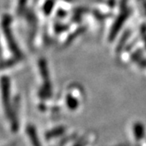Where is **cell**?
Returning <instances> with one entry per match:
<instances>
[{
    "label": "cell",
    "mask_w": 146,
    "mask_h": 146,
    "mask_svg": "<svg viewBox=\"0 0 146 146\" xmlns=\"http://www.w3.org/2000/svg\"><path fill=\"white\" fill-rule=\"evenodd\" d=\"M127 16H128V11H125L124 12H123L119 16V18L117 19V21H115V25L112 28V30H111V33H110V39H113L115 36V35L118 33V32L119 31V29H121L122 25L124 24V22L127 20Z\"/></svg>",
    "instance_id": "1"
},
{
    "label": "cell",
    "mask_w": 146,
    "mask_h": 146,
    "mask_svg": "<svg viewBox=\"0 0 146 146\" xmlns=\"http://www.w3.org/2000/svg\"><path fill=\"white\" fill-rule=\"evenodd\" d=\"M3 25H4V30H5L6 33V36L8 39V42H9V45H10V47L11 48L12 50H14L15 52L18 53V50H17V47H16V45L14 42V40L12 39V37L11 36V32L9 30V22L7 19V21H4L3 22Z\"/></svg>",
    "instance_id": "3"
},
{
    "label": "cell",
    "mask_w": 146,
    "mask_h": 146,
    "mask_svg": "<svg viewBox=\"0 0 146 146\" xmlns=\"http://www.w3.org/2000/svg\"><path fill=\"white\" fill-rule=\"evenodd\" d=\"M67 103H68L69 109L71 110H76L77 108V106H78L79 105L77 100L75 99L74 98L71 97V96H68V98H67Z\"/></svg>",
    "instance_id": "4"
},
{
    "label": "cell",
    "mask_w": 146,
    "mask_h": 146,
    "mask_svg": "<svg viewBox=\"0 0 146 146\" xmlns=\"http://www.w3.org/2000/svg\"><path fill=\"white\" fill-rule=\"evenodd\" d=\"M134 136L137 141H140L145 136V127L141 123H136L133 127Z\"/></svg>",
    "instance_id": "2"
}]
</instances>
